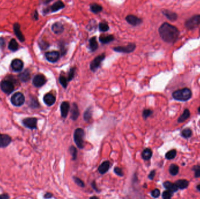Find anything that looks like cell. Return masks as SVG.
<instances>
[{"label":"cell","instance_id":"1","mask_svg":"<svg viewBox=\"0 0 200 199\" xmlns=\"http://www.w3.org/2000/svg\"><path fill=\"white\" fill-rule=\"evenodd\" d=\"M159 33L162 40L169 43H174L180 34L178 29L168 22L163 23L160 27Z\"/></svg>","mask_w":200,"mask_h":199},{"label":"cell","instance_id":"2","mask_svg":"<svg viewBox=\"0 0 200 199\" xmlns=\"http://www.w3.org/2000/svg\"><path fill=\"white\" fill-rule=\"evenodd\" d=\"M172 96L173 98L178 101H187L192 96L191 91L187 88H185L181 89H178L174 91Z\"/></svg>","mask_w":200,"mask_h":199},{"label":"cell","instance_id":"3","mask_svg":"<svg viewBox=\"0 0 200 199\" xmlns=\"http://www.w3.org/2000/svg\"><path fill=\"white\" fill-rule=\"evenodd\" d=\"M84 131L81 128L77 129L74 133V140L79 148L84 147Z\"/></svg>","mask_w":200,"mask_h":199},{"label":"cell","instance_id":"4","mask_svg":"<svg viewBox=\"0 0 200 199\" xmlns=\"http://www.w3.org/2000/svg\"><path fill=\"white\" fill-rule=\"evenodd\" d=\"M105 58V54L102 53L101 55L95 57L90 64V69L92 72H95L98 68L101 67V63Z\"/></svg>","mask_w":200,"mask_h":199},{"label":"cell","instance_id":"5","mask_svg":"<svg viewBox=\"0 0 200 199\" xmlns=\"http://www.w3.org/2000/svg\"><path fill=\"white\" fill-rule=\"evenodd\" d=\"M136 48V45L135 43H129L125 46H116L113 48L115 52L122 53H131L135 51Z\"/></svg>","mask_w":200,"mask_h":199},{"label":"cell","instance_id":"6","mask_svg":"<svg viewBox=\"0 0 200 199\" xmlns=\"http://www.w3.org/2000/svg\"><path fill=\"white\" fill-rule=\"evenodd\" d=\"M200 25V15H194L185 22V27L187 29H194Z\"/></svg>","mask_w":200,"mask_h":199},{"label":"cell","instance_id":"7","mask_svg":"<svg viewBox=\"0 0 200 199\" xmlns=\"http://www.w3.org/2000/svg\"><path fill=\"white\" fill-rule=\"evenodd\" d=\"M25 96L21 92H17L14 93L11 99L12 103L15 106H21L25 102Z\"/></svg>","mask_w":200,"mask_h":199},{"label":"cell","instance_id":"8","mask_svg":"<svg viewBox=\"0 0 200 199\" xmlns=\"http://www.w3.org/2000/svg\"><path fill=\"white\" fill-rule=\"evenodd\" d=\"M65 7V4L61 1H57L53 3L49 8L45 9V14H47L49 12H56L58 11L63 9Z\"/></svg>","mask_w":200,"mask_h":199},{"label":"cell","instance_id":"9","mask_svg":"<svg viewBox=\"0 0 200 199\" xmlns=\"http://www.w3.org/2000/svg\"><path fill=\"white\" fill-rule=\"evenodd\" d=\"M125 20L129 24L134 27H137L141 25L143 22V20L141 18L134 15H127L125 18Z\"/></svg>","mask_w":200,"mask_h":199},{"label":"cell","instance_id":"10","mask_svg":"<svg viewBox=\"0 0 200 199\" xmlns=\"http://www.w3.org/2000/svg\"><path fill=\"white\" fill-rule=\"evenodd\" d=\"M46 83V78L43 74H37L33 79V84L36 87H41Z\"/></svg>","mask_w":200,"mask_h":199},{"label":"cell","instance_id":"11","mask_svg":"<svg viewBox=\"0 0 200 199\" xmlns=\"http://www.w3.org/2000/svg\"><path fill=\"white\" fill-rule=\"evenodd\" d=\"M1 88L6 93H11L14 90V85L9 81H3L1 83Z\"/></svg>","mask_w":200,"mask_h":199},{"label":"cell","instance_id":"12","mask_svg":"<svg viewBox=\"0 0 200 199\" xmlns=\"http://www.w3.org/2000/svg\"><path fill=\"white\" fill-rule=\"evenodd\" d=\"M24 125L30 129H36L37 126V119L35 117H29L25 119L22 121Z\"/></svg>","mask_w":200,"mask_h":199},{"label":"cell","instance_id":"13","mask_svg":"<svg viewBox=\"0 0 200 199\" xmlns=\"http://www.w3.org/2000/svg\"><path fill=\"white\" fill-rule=\"evenodd\" d=\"M46 60L51 63H56L60 58V53L57 51H52L45 53Z\"/></svg>","mask_w":200,"mask_h":199},{"label":"cell","instance_id":"14","mask_svg":"<svg viewBox=\"0 0 200 199\" xmlns=\"http://www.w3.org/2000/svg\"><path fill=\"white\" fill-rule=\"evenodd\" d=\"M70 105L69 102L64 101L60 105V112L61 116L63 118H66L67 116V114H69V110H70Z\"/></svg>","mask_w":200,"mask_h":199},{"label":"cell","instance_id":"15","mask_svg":"<svg viewBox=\"0 0 200 199\" xmlns=\"http://www.w3.org/2000/svg\"><path fill=\"white\" fill-rule=\"evenodd\" d=\"M56 97L52 93H46L43 97V101L45 104L49 106H52L56 102Z\"/></svg>","mask_w":200,"mask_h":199},{"label":"cell","instance_id":"16","mask_svg":"<svg viewBox=\"0 0 200 199\" xmlns=\"http://www.w3.org/2000/svg\"><path fill=\"white\" fill-rule=\"evenodd\" d=\"M11 142V138L7 134H0V148L6 147Z\"/></svg>","mask_w":200,"mask_h":199},{"label":"cell","instance_id":"17","mask_svg":"<svg viewBox=\"0 0 200 199\" xmlns=\"http://www.w3.org/2000/svg\"><path fill=\"white\" fill-rule=\"evenodd\" d=\"M24 63L19 59H14L11 63V68L15 71H20L22 70Z\"/></svg>","mask_w":200,"mask_h":199},{"label":"cell","instance_id":"18","mask_svg":"<svg viewBox=\"0 0 200 199\" xmlns=\"http://www.w3.org/2000/svg\"><path fill=\"white\" fill-rule=\"evenodd\" d=\"M80 115L79 109L78 105L76 103H73L72 105V108L71 109V119L73 121H76Z\"/></svg>","mask_w":200,"mask_h":199},{"label":"cell","instance_id":"19","mask_svg":"<svg viewBox=\"0 0 200 199\" xmlns=\"http://www.w3.org/2000/svg\"><path fill=\"white\" fill-rule=\"evenodd\" d=\"M52 31L56 34H61L64 32V26L60 22H55L52 26Z\"/></svg>","mask_w":200,"mask_h":199},{"label":"cell","instance_id":"20","mask_svg":"<svg viewBox=\"0 0 200 199\" xmlns=\"http://www.w3.org/2000/svg\"><path fill=\"white\" fill-rule=\"evenodd\" d=\"M89 47L92 52H95L98 48V43L97 41V37L92 36L89 40Z\"/></svg>","mask_w":200,"mask_h":199},{"label":"cell","instance_id":"21","mask_svg":"<svg viewBox=\"0 0 200 199\" xmlns=\"http://www.w3.org/2000/svg\"><path fill=\"white\" fill-rule=\"evenodd\" d=\"M163 186L164 187L167 189V190H169L172 193L175 192L178 190V188L176 186L175 183H173L170 182L166 181L163 183Z\"/></svg>","mask_w":200,"mask_h":199},{"label":"cell","instance_id":"22","mask_svg":"<svg viewBox=\"0 0 200 199\" xmlns=\"http://www.w3.org/2000/svg\"><path fill=\"white\" fill-rule=\"evenodd\" d=\"M162 13L170 21H175L177 19V15L175 12H173L170 11L165 9L162 11Z\"/></svg>","mask_w":200,"mask_h":199},{"label":"cell","instance_id":"23","mask_svg":"<svg viewBox=\"0 0 200 199\" xmlns=\"http://www.w3.org/2000/svg\"><path fill=\"white\" fill-rule=\"evenodd\" d=\"M110 167V162L108 161L103 162L98 167V171L101 174H104L106 173Z\"/></svg>","mask_w":200,"mask_h":199},{"label":"cell","instance_id":"24","mask_svg":"<svg viewBox=\"0 0 200 199\" xmlns=\"http://www.w3.org/2000/svg\"><path fill=\"white\" fill-rule=\"evenodd\" d=\"M114 36L113 34L107 36H100L99 40L102 44H108L114 40Z\"/></svg>","mask_w":200,"mask_h":199},{"label":"cell","instance_id":"25","mask_svg":"<svg viewBox=\"0 0 200 199\" xmlns=\"http://www.w3.org/2000/svg\"><path fill=\"white\" fill-rule=\"evenodd\" d=\"M14 32H15V34H16L17 37L19 39V40L21 41V42H24L25 40V38H24V35L22 34V33L21 32L19 25L18 23H16L14 25Z\"/></svg>","mask_w":200,"mask_h":199},{"label":"cell","instance_id":"26","mask_svg":"<svg viewBox=\"0 0 200 199\" xmlns=\"http://www.w3.org/2000/svg\"><path fill=\"white\" fill-rule=\"evenodd\" d=\"M175 184L180 189H184L188 186L189 182L186 179H180L175 182Z\"/></svg>","mask_w":200,"mask_h":199},{"label":"cell","instance_id":"27","mask_svg":"<svg viewBox=\"0 0 200 199\" xmlns=\"http://www.w3.org/2000/svg\"><path fill=\"white\" fill-rule=\"evenodd\" d=\"M90 11L95 14H97L103 11V6L101 5L96 3L90 4Z\"/></svg>","mask_w":200,"mask_h":199},{"label":"cell","instance_id":"28","mask_svg":"<svg viewBox=\"0 0 200 199\" xmlns=\"http://www.w3.org/2000/svg\"><path fill=\"white\" fill-rule=\"evenodd\" d=\"M190 116V112L188 109H185L183 112V114H182L178 119V123H183L187 119H188Z\"/></svg>","mask_w":200,"mask_h":199},{"label":"cell","instance_id":"29","mask_svg":"<svg viewBox=\"0 0 200 199\" xmlns=\"http://www.w3.org/2000/svg\"><path fill=\"white\" fill-rule=\"evenodd\" d=\"M152 156V151L150 148L144 149L142 153V157L144 160H149Z\"/></svg>","mask_w":200,"mask_h":199},{"label":"cell","instance_id":"30","mask_svg":"<svg viewBox=\"0 0 200 199\" xmlns=\"http://www.w3.org/2000/svg\"><path fill=\"white\" fill-rule=\"evenodd\" d=\"M92 107L90 106L86 109V111L83 114L84 120L87 122H88L92 117Z\"/></svg>","mask_w":200,"mask_h":199},{"label":"cell","instance_id":"31","mask_svg":"<svg viewBox=\"0 0 200 199\" xmlns=\"http://www.w3.org/2000/svg\"><path fill=\"white\" fill-rule=\"evenodd\" d=\"M20 80L23 82H27L30 78V74L28 71L26 70L19 75Z\"/></svg>","mask_w":200,"mask_h":199},{"label":"cell","instance_id":"32","mask_svg":"<svg viewBox=\"0 0 200 199\" xmlns=\"http://www.w3.org/2000/svg\"><path fill=\"white\" fill-rule=\"evenodd\" d=\"M76 70V68L75 67H71L70 69V70L69 71V72L67 73V79L68 82L71 81L74 78Z\"/></svg>","mask_w":200,"mask_h":199},{"label":"cell","instance_id":"33","mask_svg":"<svg viewBox=\"0 0 200 199\" xmlns=\"http://www.w3.org/2000/svg\"><path fill=\"white\" fill-rule=\"evenodd\" d=\"M8 48L9 50H12V51H16L18 50V44L17 42V41L15 40V39H12L9 43L8 45Z\"/></svg>","mask_w":200,"mask_h":199},{"label":"cell","instance_id":"34","mask_svg":"<svg viewBox=\"0 0 200 199\" xmlns=\"http://www.w3.org/2000/svg\"><path fill=\"white\" fill-rule=\"evenodd\" d=\"M58 81L60 83V84L61 85V86L64 88L66 89L67 86V77H66L64 76V75L61 74L60 75H59V77H58Z\"/></svg>","mask_w":200,"mask_h":199},{"label":"cell","instance_id":"35","mask_svg":"<svg viewBox=\"0 0 200 199\" xmlns=\"http://www.w3.org/2000/svg\"><path fill=\"white\" fill-rule=\"evenodd\" d=\"M179 167L175 164H172L169 168V172L172 176H175L178 173Z\"/></svg>","mask_w":200,"mask_h":199},{"label":"cell","instance_id":"36","mask_svg":"<svg viewBox=\"0 0 200 199\" xmlns=\"http://www.w3.org/2000/svg\"><path fill=\"white\" fill-rule=\"evenodd\" d=\"M192 133H193L192 130L190 129L187 128V129H185L182 130V131H181V136L184 138L187 139V138L190 137L192 136Z\"/></svg>","mask_w":200,"mask_h":199},{"label":"cell","instance_id":"37","mask_svg":"<svg viewBox=\"0 0 200 199\" xmlns=\"http://www.w3.org/2000/svg\"><path fill=\"white\" fill-rule=\"evenodd\" d=\"M110 27L107 22H102L99 24V30L102 32H106L109 30Z\"/></svg>","mask_w":200,"mask_h":199},{"label":"cell","instance_id":"38","mask_svg":"<svg viewBox=\"0 0 200 199\" xmlns=\"http://www.w3.org/2000/svg\"><path fill=\"white\" fill-rule=\"evenodd\" d=\"M176 155H177L176 150L172 149L166 154V158L168 159H173L176 157Z\"/></svg>","mask_w":200,"mask_h":199},{"label":"cell","instance_id":"39","mask_svg":"<svg viewBox=\"0 0 200 199\" xmlns=\"http://www.w3.org/2000/svg\"><path fill=\"white\" fill-rule=\"evenodd\" d=\"M70 152L72 156V159L75 160L77 158V150L76 148L74 147V146H71L70 148Z\"/></svg>","mask_w":200,"mask_h":199},{"label":"cell","instance_id":"40","mask_svg":"<svg viewBox=\"0 0 200 199\" xmlns=\"http://www.w3.org/2000/svg\"><path fill=\"white\" fill-rule=\"evenodd\" d=\"M30 106L33 108H38L39 106V102L36 98H33L30 99Z\"/></svg>","mask_w":200,"mask_h":199},{"label":"cell","instance_id":"41","mask_svg":"<svg viewBox=\"0 0 200 199\" xmlns=\"http://www.w3.org/2000/svg\"><path fill=\"white\" fill-rule=\"evenodd\" d=\"M152 114H153V111H151L150 109H144L142 112V117H143V119H146L149 116H150Z\"/></svg>","mask_w":200,"mask_h":199},{"label":"cell","instance_id":"42","mask_svg":"<svg viewBox=\"0 0 200 199\" xmlns=\"http://www.w3.org/2000/svg\"><path fill=\"white\" fill-rule=\"evenodd\" d=\"M172 196H173L172 192L169 190H166L164 191L162 194V198L163 199H171Z\"/></svg>","mask_w":200,"mask_h":199},{"label":"cell","instance_id":"43","mask_svg":"<svg viewBox=\"0 0 200 199\" xmlns=\"http://www.w3.org/2000/svg\"><path fill=\"white\" fill-rule=\"evenodd\" d=\"M193 171L194 172V175L196 177H200V165H195L193 168Z\"/></svg>","mask_w":200,"mask_h":199},{"label":"cell","instance_id":"44","mask_svg":"<svg viewBox=\"0 0 200 199\" xmlns=\"http://www.w3.org/2000/svg\"><path fill=\"white\" fill-rule=\"evenodd\" d=\"M151 195H152L153 198H157L160 195V192L158 189H154L152 191Z\"/></svg>","mask_w":200,"mask_h":199},{"label":"cell","instance_id":"45","mask_svg":"<svg viewBox=\"0 0 200 199\" xmlns=\"http://www.w3.org/2000/svg\"><path fill=\"white\" fill-rule=\"evenodd\" d=\"M74 181H75L77 185H78L79 186H80V187H84V182L80 179H79V178H78L77 177H74Z\"/></svg>","mask_w":200,"mask_h":199},{"label":"cell","instance_id":"46","mask_svg":"<svg viewBox=\"0 0 200 199\" xmlns=\"http://www.w3.org/2000/svg\"><path fill=\"white\" fill-rule=\"evenodd\" d=\"M114 172L117 175H118V176H123V171L122 170V169H121L120 168H118V167L115 168Z\"/></svg>","mask_w":200,"mask_h":199},{"label":"cell","instance_id":"47","mask_svg":"<svg viewBox=\"0 0 200 199\" xmlns=\"http://www.w3.org/2000/svg\"><path fill=\"white\" fill-rule=\"evenodd\" d=\"M60 49H61V56H64L67 53V49H66V48L64 46L63 43H62V45H61Z\"/></svg>","mask_w":200,"mask_h":199},{"label":"cell","instance_id":"48","mask_svg":"<svg viewBox=\"0 0 200 199\" xmlns=\"http://www.w3.org/2000/svg\"><path fill=\"white\" fill-rule=\"evenodd\" d=\"M155 174H156V172L155 171H152L150 173V174L149 175V178L150 179V180H153L155 176Z\"/></svg>","mask_w":200,"mask_h":199},{"label":"cell","instance_id":"49","mask_svg":"<svg viewBox=\"0 0 200 199\" xmlns=\"http://www.w3.org/2000/svg\"><path fill=\"white\" fill-rule=\"evenodd\" d=\"M0 199H9V196L6 194H2L0 195Z\"/></svg>","mask_w":200,"mask_h":199},{"label":"cell","instance_id":"50","mask_svg":"<svg viewBox=\"0 0 200 199\" xmlns=\"http://www.w3.org/2000/svg\"><path fill=\"white\" fill-rule=\"evenodd\" d=\"M52 196H53V195H52V193H47L45 194L44 197H45V199H49V198H52Z\"/></svg>","mask_w":200,"mask_h":199},{"label":"cell","instance_id":"51","mask_svg":"<svg viewBox=\"0 0 200 199\" xmlns=\"http://www.w3.org/2000/svg\"><path fill=\"white\" fill-rule=\"evenodd\" d=\"M92 187L94 188V190H97V188H96V185H95V183L94 182H93V183H92Z\"/></svg>","mask_w":200,"mask_h":199},{"label":"cell","instance_id":"52","mask_svg":"<svg viewBox=\"0 0 200 199\" xmlns=\"http://www.w3.org/2000/svg\"><path fill=\"white\" fill-rule=\"evenodd\" d=\"M35 18L36 19H38V12H37L36 11H35Z\"/></svg>","mask_w":200,"mask_h":199},{"label":"cell","instance_id":"53","mask_svg":"<svg viewBox=\"0 0 200 199\" xmlns=\"http://www.w3.org/2000/svg\"><path fill=\"white\" fill-rule=\"evenodd\" d=\"M90 199H99L97 197H96V196H92V197H91V198Z\"/></svg>","mask_w":200,"mask_h":199},{"label":"cell","instance_id":"54","mask_svg":"<svg viewBox=\"0 0 200 199\" xmlns=\"http://www.w3.org/2000/svg\"><path fill=\"white\" fill-rule=\"evenodd\" d=\"M197 188L198 190H199L200 192V185H199L197 186Z\"/></svg>","mask_w":200,"mask_h":199},{"label":"cell","instance_id":"55","mask_svg":"<svg viewBox=\"0 0 200 199\" xmlns=\"http://www.w3.org/2000/svg\"><path fill=\"white\" fill-rule=\"evenodd\" d=\"M198 111H199V113L200 114V106L199 107V110H198Z\"/></svg>","mask_w":200,"mask_h":199}]
</instances>
